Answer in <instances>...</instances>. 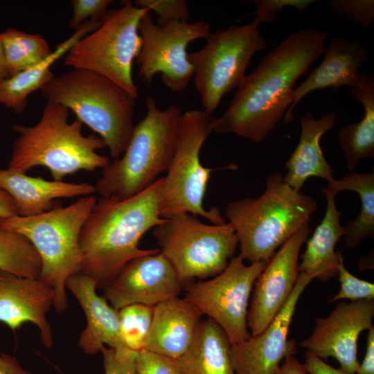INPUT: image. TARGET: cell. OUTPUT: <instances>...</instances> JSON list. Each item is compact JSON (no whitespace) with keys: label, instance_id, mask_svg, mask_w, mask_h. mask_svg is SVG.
I'll list each match as a JSON object with an SVG mask.
<instances>
[{"label":"cell","instance_id":"cell-1","mask_svg":"<svg viewBox=\"0 0 374 374\" xmlns=\"http://www.w3.org/2000/svg\"><path fill=\"white\" fill-rule=\"evenodd\" d=\"M327 35L326 31L303 29L269 52L242 80L213 131L262 143L292 105L297 80L324 53Z\"/></svg>","mask_w":374,"mask_h":374},{"label":"cell","instance_id":"cell-2","mask_svg":"<svg viewBox=\"0 0 374 374\" xmlns=\"http://www.w3.org/2000/svg\"><path fill=\"white\" fill-rule=\"evenodd\" d=\"M163 177L128 198L101 197L80 235L81 272L104 288L132 259L157 253L159 249H141L139 244L149 230L164 222L160 216Z\"/></svg>","mask_w":374,"mask_h":374},{"label":"cell","instance_id":"cell-3","mask_svg":"<svg viewBox=\"0 0 374 374\" xmlns=\"http://www.w3.org/2000/svg\"><path fill=\"white\" fill-rule=\"evenodd\" d=\"M280 172L269 175L263 193L228 204L225 215L233 226L240 255L251 263L266 261L303 226L317 210L310 195L283 181Z\"/></svg>","mask_w":374,"mask_h":374},{"label":"cell","instance_id":"cell-4","mask_svg":"<svg viewBox=\"0 0 374 374\" xmlns=\"http://www.w3.org/2000/svg\"><path fill=\"white\" fill-rule=\"evenodd\" d=\"M69 109L46 102L41 117L34 125H12L19 134L15 140L8 169L26 173L34 167L48 169L53 180L80 170L103 169L109 163L98 150L107 148L96 135L82 134L83 124L77 118L69 123Z\"/></svg>","mask_w":374,"mask_h":374},{"label":"cell","instance_id":"cell-5","mask_svg":"<svg viewBox=\"0 0 374 374\" xmlns=\"http://www.w3.org/2000/svg\"><path fill=\"white\" fill-rule=\"evenodd\" d=\"M46 102L60 104L105 141L112 161L124 153L134 131L135 100L94 72L72 69L53 75L41 89Z\"/></svg>","mask_w":374,"mask_h":374},{"label":"cell","instance_id":"cell-6","mask_svg":"<svg viewBox=\"0 0 374 374\" xmlns=\"http://www.w3.org/2000/svg\"><path fill=\"white\" fill-rule=\"evenodd\" d=\"M97 201L95 196H83L39 215L0 218L1 229L25 236L37 250L42 262L39 278L53 290L57 312L67 308V280L81 271L80 235Z\"/></svg>","mask_w":374,"mask_h":374},{"label":"cell","instance_id":"cell-7","mask_svg":"<svg viewBox=\"0 0 374 374\" xmlns=\"http://www.w3.org/2000/svg\"><path fill=\"white\" fill-rule=\"evenodd\" d=\"M145 116L134 126L123 155L102 169L95 186L101 197L125 199L135 195L166 172L176 144L180 108L160 109L152 96L145 99Z\"/></svg>","mask_w":374,"mask_h":374},{"label":"cell","instance_id":"cell-8","mask_svg":"<svg viewBox=\"0 0 374 374\" xmlns=\"http://www.w3.org/2000/svg\"><path fill=\"white\" fill-rule=\"evenodd\" d=\"M216 117L204 109L182 114L173 155L163 177L160 216L168 219L180 213L201 215L214 224L225 223L217 208L203 206L211 172L200 161V150L213 129Z\"/></svg>","mask_w":374,"mask_h":374},{"label":"cell","instance_id":"cell-9","mask_svg":"<svg viewBox=\"0 0 374 374\" xmlns=\"http://www.w3.org/2000/svg\"><path fill=\"white\" fill-rule=\"evenodd\" d=\"M148 12L130 1L109 10L98 28L70 48L64 65L103 75L136 98L138 87L132 78V66L141 48L139 23Z\"/></svg>","mask_w":374,"mask_h":374},{"label":"cell","instance_id":"cell-10","mask_svg":"<svg viewBox=\"0 0 374 374\" xmlns=\"http://www.w3.org/2000/svg\"><path fill=\"white\" fill-rule=\"evenodd\" d=\"M152 235L160 252L186 285L223 271L238 244L230 223L208 225L187 213L165 219L154 228Z\"/></svg>","mask_w":374,"mask_h":374},{"label":"cell","instance_id":"cell-11","mask_svg":"<svg viewBox=\"0 0 374 374\" xmlns=\"http://www.w3.org/2000/svg\"><path fill=\"white\" fill-rule=\"evenodd\" d=\"M259 24L255 19L211 33L201 49L188 53L195 87L206 112L213 114L223 96L239 86L252 56L265 48Z\"/></svg>","mask_w":374,"mask_h":374},{"label":"cell","instance_id":"cell-12","mask_svg":"<svg viewBox=\"0 0 374 374\" xmlns=\"http://www.w3.org/2000/svg\"><path fill=\"white\" fill-rule=\"evenodd\" d=\"M244 261L239 254L218 275L185 285V299L216 322L231 345L251 337L247 326L249 299L256 278L267 263L260 261L247 265Z\"/></svg>","mask_w":374,"mask_h":374},{"label":"cell","instance_id":"cell-13","mask_svg":"<svg viewBox=\"0 0 374 374\" xmlns=\"http://www.w3.org/2000/svg\"><path fill=\"white\" fill-rule=\"evenodd\" d=\"M139 31L142 44L136 60L141 80L150 83L160 73L167 88L173 92L184 91L193 76L188 46L194 40L206 39L211 33V25L199 20L159 26L149 11L141 19Z\"/></svg>","mask_w":374,"mask_h":374},{"label":"cell","instance_id":"cell-14","mask_svg":"<svg viewBox=\"0 0 374 374\" xmlns=\"http://www.w3.org/2000/svg\"><path fill=\"white\" fill-rule=\"evenodd\" d=\"M374 316V299L341 302L327 317L315 320L312 335L300 346L319 358H335L340 368L355 374L359 366L357 339L368 330Z\"/></svg>","mask_w":374,"mask_h":374},{"label":"cell","instance_id":"cell-15","mask_svg":"<svg viewBox=\"0 0 374 374\" xmlns=\"http://www.w3.org/2000/svg\"><path fill=\"white\" fill-rule=\"evenodd\" d=\"M312 229L303 226L269 260L253 284L247 326L251 335L262 332L290 296L299 274V257Z\"/></svg>","mask_w":374,"mask_h":374},{"label":"cell","instance_id":"cell-16","mask_svg":"<svg viewBox=\"0 0 374 374\" xmlns=\"http://www.w3.org/2000/svg\"><path fill=\"white\" fill-rule=\"evenodd\" d=\"M185 285L159 251L128 262L103 288L104 297L118 311L133 304L154 306L178 296Z\"/></svg>","mask_w":374,"mask_h":374},{"label":"cell","instance_id":"cell-17","mask_svg":"<svg viewBox=\"0 0 374 374\" xmlns=\"http://www.w3.org/2000/svg\"><path fill=\"white\" fill-rule=\"evenodd\" d=\"M313 279L299 272L290 296L269 326L260 334L231 346L235 374H276L283 359L295 354L296 343L288 339L289 329L299 298Z\"/></svg>","mask_w":374,"mask_h":374},{"label":"cell","instance_id":"cell-18","mask_svg":"<svg viewBox=\"0 0 374 374\" xmlns=\"http://www.w3.org/2000/svg\"><path fill=\"white\" fill-rule=\"evenodd\" d=\"M53 290L39 278L20 277L0 271V321L15 331L31 322L39 330L46 348L53 346L51 326L46 314L53 305Z\"/></svg>","mask_w":374,"mask_h":374},{"label":"cell","instance_id":"cell-19","mask_svg":"<svg viewBox=\"0 0 374 374\" xmlns=\"http://www.w3.org/2000/svg\"><path fill=\"white\" fill-rule=\"evenodd\" d=\"M66 289L76 298L86 317L87 325L78 340L85 354L95 355L105 345L121 353L130 350L121 335L118 311L96 293L93 279L78 272L69 278Z\"/></svg>","mask_w":374,"mask_h":374},{"label":"cell","instance_id":"cell-20","mask_svg":"<svg viewBox=\"0 0 374 374\" xmlns=\"http://www.w3.org/2000/svg\"><path fill=\"white\" fill-rule=\"evenodd\" d=\"M322 62L310 73L308 78L295 87L293 101L283 118L285 124L294 120L296 105L309 93L341 86L353 87L359 80L360 67L367 60L368 53L361 43L341 37L331 39L324 51Z\"/></svg>","mask_w":374,"mask_h":374},{"label":"cell","instance_id":"cell-21","mask_svg":"<svg viewBox=\"0 0 374 374\" xmlns=\"http://www.w3.org/2000/svg\"><path fill=\"white\" fill-rule=\"evenodd\" d=\"M202 313L193 303L178 296L154 306L145 349L172 359L190 346Z\"/></svg>","mask_w":374,"mask_h":374},{"label":"cell","instance_id":"cell-22","mask_svg":"<svg viewBox=\"0 0 374 374\" xmlns=\"http://www.w3.org/2000/svg\"><path fill=\"white\" fill-rule=\"evenodd\" d=\"M0 188L14 201L17 215L29 217L46 212L60 198L91 195L96 192L88 183H69L30 177L26 173L0 168Z\"/></svg>","mask_w":374,"mask_h":374},{"label":"cell","instance_id":"cell-23","mask_svg":"<svg viewBox=\"0 0 374 374\" xmlns=\"http://www.w3.org/2000/svg\"><path fill=\"white\" fill-rule=\"evenodd\" d=\"M335 113L323 114L319 119L311 113L300 118L301 127L299 141L285 163L287 172L283 181L292 188L301 190L307 179L316 177L333 181L334 170L323 155L320 141L323 135L334 127Z\"/></svg>","mask_w":374,"mask_h":374},{"label":"cell","instance_id":"cell-24","mask_svg":"<svg viewBox=\"0 0 374 374\" xmlns=\"http://www.w3.org/2000/svg\"><path fill=\"white\" fill-rule=\"evenodd\" d=\"M321 192L326 199V213L312 236L305 241L299 272L325 283L337 276L339 265L344 258L335 250V246L344 235L345 230L340 223L341 212L336 207V195L323 188Z\"/></svg>","mask_w":374,"mask_h":374},{"label":"cell","instance_id":"cell-25","mask_svg":"<svg viewBox=\"0 0 374 374\" xmlns=\"http://www.w3.org/2000/svg\"><path fill=\"white\" fill-rule=\"evenodd\" d=\"M231 343L213 320H201L187 350L174 359L180 374H235Z\"/></svg>","mask_w":374,"mask_h":374},{"label":"cell","instance_id":"cell-26","mask_svg":"<svg viewBox=\"0 0 374 374\" xmlns=\"http://www.w3.org/2000/svg\"><path fill=\"white\" fill-rule=\"evenodd\" d=\"M102 20H87L75 29L68 39L58 44L53 53L41 63L0 81V104L21 114L26 109L28 97L40 89L54 75L51 66L66 55L80 38L94 30Z\"/></svg>","mask_w":374,"mask_h":374},{"label":"cell","instance_id":"cell-27","mask_svg":"<svg viewBox=\"0 0 374 374\" xmlns=\"http://www.w3.org/2000/svg\"><path fill=\"white\" fill-rule=\"evenodd\" d=\"M351 93L364 107L363 118L342 127L337 136L346 166L354 171L359 163L374 157V78L372 74L361 71L358 82L351 87Z\"/></svg>","mask_w":374,"mask_h":374},{"label":"cell","instance_id":"cell-28","mask_svg":"<svg viewBox=\"0 0 374 374\" xmlns=\"http://www.w3.org/2000/svg\"><path fill=\"white\" fill-rule=\"evenodd\" d=\"M324 190L337 195L342 190H353L359 197L361 208L359 215L344 226L345 245L356 248L364 238H374V173L355 171L342 176L339 179L327 182Z\"/></svg>","mask_w":374,"mask_h":374},{"label":"cell","instance_id":"cell-29","mask_svg":"<svg viewBox=\"0 0 374 374\" xmlns=\"http://www.w3.org/2000/svg\"><path fill=\"white\" fill-rule=\"evenodd\" d=\"M1 38L9 77L41 63L53 53L39 34L8 28L1 33Z\"/></svg>","mask_w":374,"mask_h":374},{"label":"cell","instance_id":"cell-30","mask_svg":"<svg viewBox=\"0 0 374 374\" xmlns=\"http://www.w3.org/2000/svg\"><path fill=\"white\" fill-rule=\"evenodd\" d=\"M40 257L24 235L0 229V271L31 278L41 274Z\"/></svg>","mask_w":374,"mask_h":374},{"label":"cell","instance_id":"cell-31","mask_svg":"<svg viewBox=\"0 0 374 374\" xmlns=\"http://www.w3.org/2000/svg\"><path fill=\"white\" fill-rule=\"evenodd\" d=\"M154 306L133 304L118 310L120 328L127 347L133 351L145 349L151 328Z\"/></svg>","mask_w":374,"mask_h":374},{"label":"cell","instance_id":"cell-32","mask_svg":"<svg viewBox=\"0 0 374 374\" xmlns=\"http://www.w3.org/2000/svg\"><path fill=\"white\" fill-rule=\"evenodd\" d=\"M134 3L154 12L159 26L174 21L188 22L190 18L188 3L185 0H136Z\"/></svg>","mask_w":374,"mask_h":374},{"label":"cell","instance_id":"cell-33","mask_svg":"<svg viewBox=\"0 0 374 374\" xmlns=\"http://www.w3.org/2000/svg\"><path fill=\"white\" fill-rule=\"evenodd\" d=\"M337 276L340 282V290L330 299V302L341 299L351 301L374 299L373 283L353 275L345 267L344 259L339 265Z\"/></svg>","mask_w":374,"mask_h":374},{"label":"cell","instance_id":"cell-34","mask_svg":"<svg viewBox=\"0 0 374 374\" xmlns=\"http://www.w3.org/2000/svg\"><path fill=\"white\" fill-rule=\"evenodd\" d=\"M330 6L333 12L354 21L362 28L371 26L374 21L373 0H332Z\"/></svg>","mask_w":374,"mask_h":374},{"label":"cell","instance_id":"cell-35","mask_svg":"<svg viewBox=\"0 0 374 374\" xmlns=\"http://www.w3.org/2000/svg\"><path fill=\"white\" fill-rule=\"evenodd\" d=\"M112 0H73L72 16L69 26L78 28L84 22L89 20H103L109 11Z\"/></svg>","mask_w":374,"mask_h":374},{"label":"cell","instance_id":"cell-36","mask_svg":"<svg viewBox=\"0 0 374 374\" xmlns=\"http://www.w3.org/2000/svg\"><path fill=\"white\" fill-rule=\"evenodd\" d=\"M136 374H180L174 359L143 349L136 357Z\"/></svg>","mask_w":374,"mask_h":374},{"label":"cell","instance_id":"cell-37","mask_svg":"<svg viewBox=\"0 0 374 374\" xmlns=\"http://www.w3.org/2000/svg\"><path fill=\"white\" fill-rule=\"evenodd\" d=\"M315 0H255L256 10L253 12L255 19L260 23H273L276 15L285 8L292 7L299 12H303L309 6L315 3Z\"/></svg>","mask_w":374,"mask_h":374},{"label":"cell","instance_id":"cell-38","mask_svg":"<svg viewBox=\"0 0 374 374\" xmlns=\"http://www.w3.org/2000/svg\"><path fill=\"white\" fill-rule=\"evenodd\" d=\"M100 352L103 356L105 374H136L137 352L130 350L121 353L105 346Z\"/></svg>","mask_w":374,"mask_h":374},{"label":"cell","instance_id":"cell-39","mask_svg":"<svg viewBox=\"0 0 374 374\" xmlns=\"http://www.w3.org/2000/svg\"><path fill=\"white\" fill-rule=\"evenodd\" d=\"M305 359L304 365L308 373L310 374H350L340 368H335L330 366L310 352H306Z\"/></svg>","mask_w":374,"mask_h":374},{"label":"cell","instance_id":"cell-40","mask_svg":"<svg viewBox=\"0 0 374 374\" xmlns=\"http://www.w3.org/2000/svg\"><path fill=\"white\" fill-rule=\"evenodd\" d=\"M364 357L356 371L357 374H374V327L368 330Z\"/></svg>","mask_w":374,"mask_h":374},{"label":"cell","instance_id":"cell-41","mask_svg":"<svg viewBox=\"0 0 374 374\" xmlns=\"http://www.w3.org/2000/svg\"><path fill=\"white\" fill-rule=\"evenodd\" d=\"M0 374H31L24 369L19 362L7 354L0 355Z\"/></svg>","mask_w":374,"mask_h":374},{"label":"cell","instance_id":"cell-42","mask_svg":"<svg viewBox=\"0 0 374 374\" xmlns=\"http://www.w3.org/2000/svg\"><path fill=\"white\" fill-rule=\"evenodd\" d=\"M304 364L299 362L294 355L287 356L276 374H308Z\"/></svg>","mask_w":374,"mask_h":374},{"label":"cell","instance_id":"cell-43","mask_svg":"<svg viewBox=\"0 0 374 374\" xmlns=\"http://www.w3.org/2000/svg\"><path fill=\"white\" fill-rule=\"evenodd\" d=\"M16 215L17 210L13 199L8 193L0 188V218Z\"/></svg>","mask_w":374,"mask_h":374},{"label":"cell","instance_id":"cell-44","mask_svg":"<svg viewBox=\"0 0 374 374\" xmlns=\"http://www.w3.org/2000/svg\"><path fill=\"white\" fill-rule=\"evenodd\" d=\"M8 78H9V75L6 65L0 33V81Z\"/></svg>","mask_w":374,"mask_h":374}]
</instances>
